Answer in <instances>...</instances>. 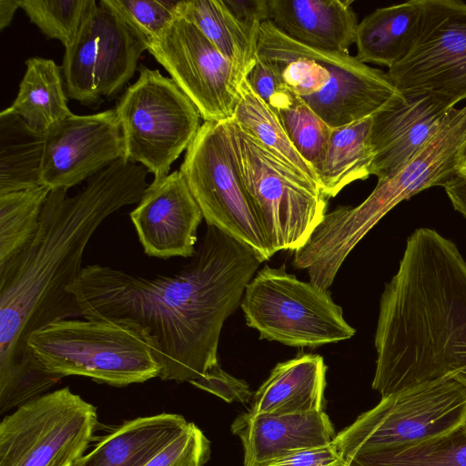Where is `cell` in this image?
Returning <instances> with one entry per match:
<instances>
[{
  "label": "cell",
  "mask_w": 466,
  "mask_h": 466,
  "mask_svg": "<svg viewBox=\"0 0 466 466\" xmlns=\"http://www.w3.org/2000/svg\"><path fill=\"white\" fill-rule=\"evenodd\" d=\"M97 5L86 18L74 41L66 47L62 65L66 95L86 106H95L101 101L95 89L99 37Z\"/></svg>",
  "instance_id": "cell-32"
},
{
  "label": "cell",
  "mask_w": 466,
  "mask_h": 466,
  "mask_svg": "<svg viewBox=\"0 0 466 466\" xmlns=\"http://www.w3.org/2000/svg\"><path fill=\"white\" fill-rule=\"evenodd\" d=\"M344 461L346 466H466V423L420 441L359 452Z\"/></svg>",
  "instance_id": "cell-29"
},
{
  "label": "cell",
  "mask_w": 466,
  "mask_h": 466,
  "mask_svg": "<svg viewBox=\"0 0 466 466\" xmlns=\"http://www.w3.org/2000/svg\"><path fill=\"white\" fill-rule=\"evenodd\" d=\"M27 347L48 373L125 387L159 377L148 333L127 319H66L33 333Z\"/></svg>",
  "instance_id": "cell-5"
},
{
  "label": "cell",
  "mask_w": 466,
  "mask_h": 466,
  "mask_svg": "<svg viewBox=\"0 0 466 466\" xmlns=\"http://www.w3.org/2000/svg\"><path fill=\"white\" fill-rule=\"evenodd\" d=\"M50 188L45 185L0 195V265L35 234Z\"/></svg>",
  "instance_id": "cell-31"
},
{
  "label": "cell",
  "mask_w": 466,
  "mask_h": 466,
  "mask_svg": "<svg viewBox=\"0 0 466 466\" xmlns=\"http://www.w3.org/2000/svg\"><path fill=\"white\" fill-rule=\"evenodd\" d=\"M466 423V389L452 378L381 398L336 435L343 460L447 432Z\"/></svg>",
  "instance_id": "cell-12"
},
{
  "label": "cell",
  "mask_w": 466,
  "mask_h": 466,
  "mask_svg": "<svg viewBox=\"0 0 466 466\" xmlns=\"http://www.w3.org/2000/svg\"><path fill=\"white\" fill-rule=\"evenodd\" d=\"M459 158H460V171L457 173H459L461 176L466 177V140L462 144V146L460 149Z\"/></svg>",
  "instance_id": "cell-41"
},
{
  "label": "cell",
  "mask_w": 466,
  "mask_h": 466,
  "mask_svg": "<svg viewBox=\"0 0 466 466\" xmlns=\"http://www.w3.org/2000/svg\"><path fill=\"white\" fill-rule=\"evenodd\" d=\"M465 140L466 105L455 108L429 144L397 173L378 179L360 205L326 213L309 239L316 258L339 270L356 245L394 207L424 189L443 187L460 171L459 152Z\"/></svg>",
  "instance_id": "cell-6"
},
{
  "label": "cell",
  "mask_w": 466,
  "mask_h": 466,
  "mask_svg": "<svg viewBox=\"0 0 466 466\" xmlns=\"http://www.w3.org/2000/svg\"><path fill=\"white\" fill-rule=\"evenodd\" d=\"M149 171L118 159L88 178L74 196L51 189L31 240L0 265V405L12 410L46 393L60 379L46 372L27 347L47 325L80 317L67 291L79 277L93 234L111 214L138 203Z\"/></svg>",
  "instance_id": "cell-1"
},
{
  "label": "cell",
  "mask_w": 466,
  "mask_h": 466,
  "mask_svg": "<svg viewBox=\"0 0 466 466\" xmlns=\"http://www.w3.org/2000/svg\"><path fill=\"white\" fill-rule=\"evenodd\" d=\"M178 1L101 0L147 47L161 37L177 16Z\"/></svg>",
  "instance_id": "cell-34"
},
{
  "label": "cell",
  "mask_w": 466,
  "mask_h": 466,
  "mask_svg": "<svg viewBox=\"0 0 466 466\" xmlns=\"http://www.w3.org/2000/svg\"><path fill=\"white\" fill-rule=\"evenodd\" d=\"M209 441L193 422L145 466H203L209 458Z\"/></svg>",
  "instance_id": "cell-35"
},
{
  "label": "cell",
  "mask_w": 466,
  "mask_h": 466,
  "mask_svg": "<svg viewBox=\"0 0 466 466\" xmlns=\"http://www.w3.org/2000/svg\"><path fill=\"white\" fill-rule=\"evenodd\" d=\"M442 187L453 208L466 219V177L456 173Z\"/></svg>",
  "instance_id": "cell-39"
},
{
  "label": "cell",
  "mask_w": 466,
  "mask_h": 466,
  "mask_svg": "<svg viewBox=\"0 0 466 466\" xmlns=\"http://www.w3.org/2000/svg\"><path fill=\"white\" fill-rule=\"evenodd\" d=\"M187 424L182 415L175 413L127 420L103 436L74 466H145Z\"/></svg>",
  "instance_id": "cell-22"
},
{
  "label": "cell",
  "mask_w": 466,
  "mask_h": 466,
  "mask_svg": "<svg viewBox=\"0 0 466 466\" xmlns=\"http://www.w3.org/2000/svg\"><path fill=\"white\" fill-rule=\"evenodd\" d=\"M262 263L248 246L208 226L177 272L143 278L97 264L69 285L84 319H127L150 336L162 380L188 381L218 362L226 319Z\"/></svg>",
  "instance_id": "cell-2"
},
{
  "label": "cell",
  "mask_w": 466,
  "mask_h": 466,
  "mask_svg": "<svg viewBox=\"0 0 466 466\" xmlns=\"http://www.w3.org/2000/svg\"><path fill=\"white\" fill-rule=\"evenodd\" d=\"M372 124L370 116L331 128L319 172V187L328 199L350 183L370 176L374 157Z\"/></svg>",
  "instance_id": "cell-24"
},
{
  "label": "cell",
  "mask_w": 466,
  "mask_h": 466,
  "mask_svg": "<svg viewBox=\"0 0 466 466\" xmlns=\"http://www.w3.org/2000/svg\"><path fill=\"white\" fill-rule=\"evenodd\" d=\"M230 124L247 190L273 251L300 248L326 215L328 198L233 119Z\"/></svg>",
  "instance_id": "cell-10"
},
{
  "label": "cell",
  "mask_w": 466,
  "mask_h": 466,
  "mask_svg": "<svg viewBox=\"0 0 466 466\" xmlns=\"http://www.w3.org/2000/svg\"><path fill=\"white\" fill-rule=\"evenodd\" d=\"M372 389L381 398L466 367V260L435 229L408 238L380 297Z\"/></svg>",
  "instance_id": "cell-3"
},
{
  "label": "cell",
  "mask_w": 466,
  "mask_h": 466,
  "mask_svg": "<svg viewBox=\"0 0 466 466\" xmlns=\"http://www.w3.org/2000/svg\"><path fill=\"white\" fill-rule=\"evenodd\" d=\"M257 56L331 128L373 116L405 98L384 71L349 53L299 44L271 21L261 25Z\"/></svg>",
  "instance_id": "cell-4"
},
{
  "label": "cell",
  "mask_w": 466,
  "mask_h": 466,
  "mask_svg": "<svg viewBox=\"0 0 466 466\" xmlns=\"http://www.w3.org/2000/svg\"><path fill=\"white\" fill-rule=\"evenodd\" d=\"M232 119L276 157L319 187L316 170L301 157L275 113L246 79L239 86V96Z\"/></svg>",
  "instance_id": "cell-30"
},
{
  "label": "cell",
  "mask_w": 466,
  "mask_h": 466,
  "mask_svg": "<svg viewBox=\"0 0 466 466\" xmlns=\"http://www.w3.org/2000/svg\"><path fill=\"white\" fill-rule=\"evenodd\" d=\"M248 466H346L333 443L293 451Z\"/></svg>",
  "instance_id": "cell-37"
},
{
  "label": "cell",
  "mask_w": 466,
  "mask_h": 466,
  "mask_svg": "<svg viewBox=\"0 0 466 466\" xmlns=\"http://www.w3.org/2000/svg\"><path fill=\"white\" fill-rule=\"evenodd\" d=\"M269 21L306 46L349 53L356 42L357 15L350 0H268Z\"/></svg>",
  "instance_id": "cell-19"
},
{
  "label": "cell",
  "mask_w": 466,
  "mask_h": 466,
  "mask_svg": "<svg viewBox=\"0 0 466 466\" xmlns=\"http://www.w3.org/2000/svg\"><path fill=\"white\" fill-rule=\"evenodd\" d=\"M422 0L380 7L365 16L356 33V57L389 68L404 58L417 38Z\"/></svg>",
  "instance_id": "cell-23"
},
{
  "label": "cell",
  "mask_w": 466,
  "mask_h": 466,
  "mask_svg": "<svg viewBox=\"0 0 466 466\" xmlns=\"http://www.w3.org/2000/svg\"><path fill=\"white\" fill-rule=\"evenodd\" d=\"M20 7V0H0V30L8 26Z\"/></svg>",
  "instance_id": "cell-40"
},
{
  "label": "cell",
  "mask_w": 466,
  "mask_h": 466,
  "mask_svg": "<svg viewBox=\"0 0 466 466\" xmlns=\"http://www.w3.org/2000/svg\"><path fill=\"white\" fill-rule=\"evenodd\" d=\"M450 378L454 379L466 389V367L455 371Z\"/></svg>",
  "instance_id": "cell-42"
},
{
  "label": "cell",
  "mask_w": 466,
  "mask_h": 466,
  "mask_svg": "<svg viewBox=\"0 0 466 466\" xmlns=\"http://www.w3.org/2000/svg\"><path fill=\"white\" fill-rule=\"evenodd\" d=\"M179 170L208 226L248 246L262 262L275 254L241 174L230 119L205 121Z\"/></svg>",
  "instance_id": "cell-7"
},
{
  "label": "cell",
  "mask_w": 466,
  "mask_h": 466,
  "mask_svg": "<svg viewBox=\"0 0 466 466\" xmlns=\"http://www.w3.org/2000/svg\"><path fill=\"white\" fill-rule=\"evenodd\" d=\"M177 15L196 25L245 80L257 58L253 39L224 0L178 1Z\"/></svg>",
  "instance_id": "cell-26"
},
{
  "label": "cell",
  "mask_w": 466,
  "mask_h": 466,
  "mask_svg": "<svg viewBox=\"0 0 466 466\" xmlns=\"http://www.w3.org/2000/svg\"><path fill=\"white\" fill-rule=\"evenodd\" d=\"M96 16L99 37L95 89L99 98L110 97L118 93L133 76L137 61L147 46L101 4L97 5Z\"/></svg>",
  "instance_id": "cell-28"
},
{
  "label": "cell",
  "mask_w": 466,
  "mask_h": 466,
  "mask_svg": "<svg viewBox=\"0 0 466 466\" xmlns=\"http://www.w3.org/2000/svg\"><path fill=\"white\" fill-rule=\"evenodd\" d=\"M96 424V408L68 387L46 392L1 420L0 466H74Z\"/></svg>",
  "instance_id": "cell-11"
},
{
  "label": "cell",
  "mask_w": 466,
  "mask_h": 466,
  "mask_svg": "<svg viewBox=\"0 0 466 466\" xmlns=\"http://www.w3.org/2000/svg\"><path fill=\"white\" fill-rule=\"evenodd\" d=\"M246 80L275 113L296 149L313 167L319 177L331 127L293 93L261 58L257 56Z\"/></svg>",
  "instance_id": "cell-20"
},
{
  "label": "cell",
  "mask_w": 466,
  "mask_h": 466,
  "mask_svg": "<svg viewBox=\"0 0 466 466\" xmlns=\"http://www.w3.org/2000/svg\"><path fill=\"white\" fill-rule=\"evenodd\" d=\"M45 135L9 107L0 113V195L41 185Z\"/></svg>",
  "instance_id": "cell-27"
},
{
  "label": "cell",
  "mask_w": 466,
  "mask_h": 466,
  "mask_svg": "<svg viewBox=\"0 0 466 466\" xmlns=\"http://www.w3.org/2000/svg\"><path fill=\"white\" fill-rule=\"evenodd\" d=\"M96 5L94 0H20V8L31 23L47 38L59 40L65 48Z\"/></svg>",
  "instance_id": "cell-33"
},
{
  "label": "cell",
  "mask_w": 466,
  "mask_h": 466,
  "mask_svg": "<svg viewBox=\"0 0 466 466\" xmlns=\"http://www.w3.org/2000/svg\"><path fill=\"white\" fill-rule=\"evenodd\" d=\"M196 388L212 393L227 402L246 403L251 398V390L243 380L226 372L218 363L198 379L189 382Z\"/></svg>",
  "instance_id": "cell-36"
},
{
  "label": "cell",
  "mask_w": 466,
  "mask_h": 466,
  "mask_svg": "<svg viewBox=\"0 0 466 466\" xmlns=\"http://www.w3.org/2000/svg\"><path fill=\"white\" fill-rule=\"evenodd\" d=\"M147 51L192 101L201 118H233L243 80L196 25L177 15Z\"/></svg>",
  "instance_id": "cell-14"
},
{
  "label": "cell",
  "mask_w": 466,
  "mask_h": 466,
  "mask_svg": "<svg viewBox=\"0 0 466 466\" xmlns=\"http://www.w3.org/2000/svg\"><path fill=\"white\" fill-rule=\"evenodd\" d=\"M373 117L370 175L387 178L418 155L437 135L456 107L429 96H410Z\"/></svg>",
  "instance_id": "cell-17"
},
{
  "label": "cell",
  "mask_w": 466,
  "mask_h": 466,
  "mask_svg": "<svg viewBox=\"0 0 466 466\" xmlns=\"http://www.w3.org/2000/svg\"><path fill=\"white\" fill-rule=\"evenodd\" d=\"M204 218L180 170L153 180L130 212L144 252L158 258H192Z\"/></svg>",
  "instance_id": "cell-16"
},
{
  "label": "cell",
  "mask_w": 466,
  "mask_h": 466,
  "mask_svg": "<svg viewBox=\"0 0 466 466\" xmlns=\"http://www.w3.org/2000/svg\"><path fill=\"white\" fill-rule=\"evenodd\" d=\"M123 135L124 159L144 166L159 180L188 147L199 127L200 114L171 79L141 65L115 108Z\"/></svg>",
  "instance_id": "cell-9"
},
{
  "label": "cell",
  "mask_w": 466,
  "mask_h": 466,
  "mask_svg": "<svg viewBox=\"0 0 466 466\" xmlns=\"http://www.w3.org/2000/svg\"><path fill=\"white\" fill-rule=\"evenodd\" d=\"M124 157L123 135L115 109L73 114L45 135L41 185L68 190Z\"/></svg>",
  "instance_id": "cell-15"
},
{
  "label": "cell",
  "mask_w": 466,
  "mask_h": 466,
  "mask_svg": "<svg viewBox=\"0 0 466 466\" xmlns=\"http://www.w3.org/2000/svg\"><path fill=\"white\" fill-rule=\"evenodd\" d=\"M327 366L319 354L299 352L278 363L256 391L255 415H286L323 410Z\"/></svg>",
  "instance_id": "cell-21"
},
{
  "label": "cell",
  "mask_w": 466,
  "mask_h": 466,
  "mask_svg": "<svg viewBox=\"0 0 466 466\" xmlns=\"http://www.w3.org/2000/svg\"><path fill=\"white\" fill-rule=\"evenodd\" d=\"M240 308L260 339L290 347L317 348L356 332L328 289L298 279L285 266L258 270L246 286Z\"/></svg>",
  "instance_id": "cell-8"
},
{
  "label": "cell",
  "mask_w": 466,
  "mask_h": 466,
  "mask_svg": "<svg viewBox=\"0 0 466 466\" xmlns=\"http://www.w3.org/2000/svg\"><path fill=\"white\" fill-rule=\"evenodd\" d=\"M249 35L258 41L261 25L269 21L268 0H224Z\"/></svg>",
  "instance_id": "cell-38"
},
{
  "label": "cell",
  "mask_w": 466,
  "mask_h": 466,
  "mask_svg": "<svg viewBox=\"0 0 466 466\" xmlns=\"http://www.w3.org/2000/svg\"><path fill=\"white\" fill-rule=\"evenodd\" d=\"M244 448L248 466L285 454L325 446L336 434L324 410L286 415H240L232 425Z\"/></svg>",
  "instance_id": "cell-18"
},
{
  "label": "cell",
  "mask_w": 466,
  "mask_h": 466,
  "mask_svg": "<svg viewBox=\"0 0 466 466\" xmlns=\"http://www.w3.org/2000/svg\"><path fill=\"white\" fill-rule=\"evenodd\" d=\"M387 76L403 96H429L448 107L466 99V4L422 0L415 43Z\"/></svg>",
  "instance_id": "cell-13"
},
{
  "label": "cell",
  "mask_w": 466,
  "mask_h": 466,
  "mask_svg": "<svg viewBox=\"0 0 466 466\" xmlns=\"http://www.w3.org/2000/svg\"><path fill=\"white\" fill-rule=\"evenodd\" d=\"M15 99L9 106L35 131L46 135L73 115L67 106L60 67L51 59L30 57Z\"/></svg>",
  "instance_id": "cell-25"
}]
</instances>
